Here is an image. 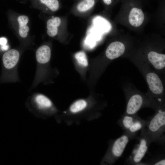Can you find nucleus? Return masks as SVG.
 Returning <instances> with one entry per match:
<instances>
[{"instance_id": "1", "label": "nucleus", "mask_w": 165, "mask_h": 165, "mask_svg": "<svg viewBox=\"0 0 165 165\" xmlns=\"http://www.w3.org/2000/svg\"><path fill=\"white\" fill-rule=\"evenodd\" d=\"M147 135L152 142L163 144L165 142V111L159 107L155 114L148 120L145 127Z\"/></svg>"}, {"instance_id": "2", "label": "nucleus", "mask_w": 165, "mask_h": 165, "mask_svg": "<svg viewBox=\"0 0 165 165\" xmlns=\"http://www.w3.org/2000/svg\"><path fill=\"white\" fill-rule=\"evenodd\" d=\"M20 56L19 52L13 49L8 50L3 54L2 81L15 82L19 81L17 68Z\"/></svg>"}, {"instance_id": "3", "label": "nucleus", "mask_w": 165, "mask_h": 165, "mask_svg": "<svg viewBox=\"0 0 165 165\" xmlns=\"http://www.w3.org/2000/svg\"><path fill=\"white\" fill-rule=\"evenodd\" d=\"M132 137L130 134L125 132L121 136L113 140L102 159L101 163L111 165L115 163L122 156Z\"/></svg>"}, {"instance_id": "4", "label": "nucleus", "mask_w": 165, "mask_h": 165, "mask_svg": "<svg viewBox=\"0 0 165 165\" xmlns=\"http://www.w3.org/2000/svg\"><path fill=\"white\" fill-rule=\"evenodd\" d=\"M139 142L134 149L132 154L127 159L128 162L131 164H139L147 152L150 144L152 142L146 134L145 127L141 130Z\"/></svg>"}, {"instance_id": "5", "label": "nucleus", "mask_w": 165, "mask_h": 165, "mask_svg": "<svg viewBox=\"0 0 165 165\" xmlns=\"http://www.w3.org/2000/svg\"><path fill=\"white\" fill-rule=\"evenodd\" d=\"M146 100L140 94H135L129 98L125 114L129 115L136 114L137 112L145 105Z\"/></svg>"}, {"instance_id": "6", "label": "nucleus", "mask_w": 165, "mask_h": 165, "mask_svg": "<svg viewBox=\"0 0 165 165\" xmlns=\"http://www.w3.org/2000/svg\"><path fill=\"white\" fill-rule=\"evenodd\" d=\"M146 80L151 91L154 95L161 96L163 93L164 88L162 82L155 73L149 72L146 74Z\"/></svg>"}, {"instance_id": "7", "label": "nucleus", "mask_w": 165, "mask_h": 165, "mask_svg": "<svg viewBox=\"0 0 165 165\" xmlns=\"http://www.w3.org/2000/svg\"><path fill=\"white\" fill-rule=\"evenodd\" d=\"M124 45L119 41H115L111 43L105 51L106 57L110 60H113L123 55L125 50Z\"/></svg>"}, {"instance_id": "8", "label": "nucleus", "mask_w": 165, "mask_h": 165, "mask_svg": "<svg viewBox=\"0 0 165 165\" xmlns=\"http://www.w3.org/2000/svg\"><path fill=\"white\" fill-rule=\"evenodd\" d=\"M32 100L35 106L39 110H47L53 108V104L51 100L43 94H35L32 97Z\"/></svg>"}, {"instance_id": "9", "label": "nucleus", "mask_w": 165, "mask_h": 165, "mask_svg": "<svg viewBox=\"0 0 165 165\" xmlns=\"http://www.w3.org/2000/svg\"><path fill=\"white\" fill-rule=\"evenodd\" d=\"M147 57L150 62L156 69L162 70L165 67V55L154 51L148 54Z\"/></svg>"}, {"instance_id": "10", "label": "nucleus", "mask_w": 165, "mask_h": 165, "mask_svg": "<svg viewBox=\"0 0 165 165\" xmlns=\"http://www.w3.org/2000/svg\"><path fill=\"white\" fill-rule=\"evenodd\" d=\"M144 17L142 10L139 8L134 7L130 10L129 16V22L133 26L138 27L143 23Z\"/></svg>"}, {"instance_id": "11", "label": "nucleus", "mask_w": 165, "mask_h": 165, "mask_svg": "<svg viewBox=\"0 0 165 165\" xmlns=\"http://www.w3.org/2000/svg\"><path fill=\"white\" fill-rule=\"evenodd\" d=\"M61 22L60 18L55 17L49 19L46 23L47 33L51 37H53L57 34L58 28Z\"/></svg>"}, {"instance_id": "12", "label": "nucleus", "mask_w": 165, "mask_h": 165, "mask_svg": "<svg viewBox=\"0 0 165 165\" xmlns=\"http://www.w3.org/2000/svg\"><path fill=\"white\" fill-rule=\"evenodd\" d=\"M51 56V50L48 45H43L40 46L35 53L36 60L49 62Z\"/></svg>"}, {"instance_id": "13", "label": "nucleus", "mask_w": 165, "mask_h": 165, "mask_svg": "<svg viewBox=\"0 0 165 165\" xmlns=\"http://www.w3.org/2000/svg\"><path fill=\"white\" fill-rule=\"evenodd\" d=\"M19 24V33L22 38L26 37L29 31V28L27 25L29 21V18L26 15H21L17 18Z\"/></svg>"}, {"instance_id": "14", "label": "nucleus", "mask_w": 165, "mask_h": 165, "mask_svg": "<svg viewBox=\"0 0 165 165\" xmlns=\"http://www.w3.org/2000/svg\"><path fill=\"white\" fill-rule=\"evenodd\" d=\"M88 106L87 101L83 99L76 101L70 106L69 110L72 114L76 115L82 112Z\"/></svg>"}, {"instance_id": "15", "label": "nucleus", "mask_w": 165, "mask_h": 165, "mask_svg": "<svg viewBox=\"0 0 165 165\" xmlns=\"http://www.w3.org/2000/svg\"><path fill=\"white\" fill-rule=\"evenodd\" d=\"M96 1V0H80L76 4V8L80 12H86L94 7Z\"/></svg>"}, {"instance_id": "16", "label": "nucleus", "mask_w": 165, "mask_h": 165, "mask_svg": "<svg viewBox=\"0 0 165 165\" xmlns=\"http://www.w3.org/2000/svg\"><path fill=\"white\" fill-rule=\"evenodd\" d=\"M35 2L53 12L57 11L60 6L59 0H35Z\"/></svg>"}, {"instance_id": "17", "label": "nucleus", "mask_w": 165, "mask_h": 165, "mask_svg": "<svg viewBox=\"0 0 165 165\" xmlns=\"http://www.w3.org/2000/svg\"><path fill=\"white\" fill-rule=\"evenodd\" d=\"M75 58L78 64L82 66L86 67L88 64L87 58L85 53L83 51H79L75 55Z\"/></svg>"}, {"instance_id": "18", "label": "nucleus", "mask_w": 165, "mask_h": 165, "mask_svg": "<svg viewBox=\"0 0 165 165\" xmlns=\"http://www.w3.org/2000/svg\"><path fill=\"white\" fill-rule=\"evenodd\" d=\"M153 165H165V160L164 159H162L156 161Z\"/></svg>"}, {"instance_id": "19", "label": "nucleus", "mask_w": 165, "mask_h": 165, "mask_svg": "<svg viewBox=\"0 0 165 165\" xmlns=\"http://www.w3.org/2000/svg\"><path fill=\"white\" fill-rule=\"evenodd\" d=\"M7 40L6 38L4 37L0 38V45L1 46L7 44Z\"/></svg>"}, {"instance_id": "20", "label": "nucleus", "mask_w": 165, "mask_h": 165, "mask_svg": "<svg viewBox=\"0 0 165 165\" xmlns=\"http://www.w3.org/2000/svg\"><path fill=\"white\" fill-rule=\"evenodd\" d=\"M104 4L107 6H109L112 4L113 2V0H102Z\"/></svg>"}, {"instance_id": "21", "label": "nucleus", "mask_w": 165, "mask_h": 165, "mask_svg": "<svg viewBox=\"0 0 165 165\" xmlns=\"http://www.w3.org/2000/svg\"><path fill=\"white\" fill-rule=\"evenodd\" d=\"M9 48V46L8 45L6 44L4 46H2L1 49L2 51H6Z\"/></svg>"}]
</instances>
